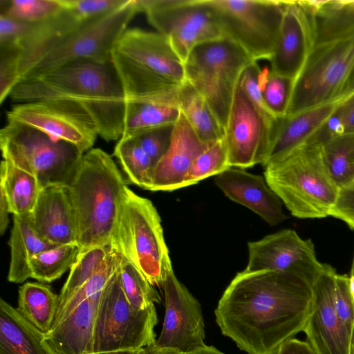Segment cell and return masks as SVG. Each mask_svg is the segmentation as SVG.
Returning a JSON list of instances; mask_svg holds the SVG:
<instances>
[{"instance_id":"6da1fadb","label":"cell","mask_w":354,"mask_h":354,"mask_svg":"<svg viewBox=\"0 0 354 354\" xmlns=\"http://www.w3.org/2000/svg\"><path fill=\"white\" fill-rule=\"evenodd\" d=\"M313 300L312 286L283 272H239L214 310L222 334L248 354H275L304 330Z\"/></svg>"},{"instance_id":"7a4b0ae2","label":"cell","mask_w":354,"mask_h":354,"mask_svg":"<svg viewBox=\"0 0 354 354\" xmlns=\"http://www.w3.org/2000/svg\"><path fill=\"white\" fill-rule=\"evenodd\" d=\"M10 97L19 103L64 99L82 105L93 118L98 136L106 141L123 133L126 99L112 61L77 60L43 75L20 81Z\"/></svg>"},{"instance_id":"3957f363","label":"cell","mask_w":354,"mask_h":354,"mask_svg":"<svg viewBox=\"0 0 354 354\" xmlns=\"http://www.w3.org/2000/svg\"><path fill=\"white\" fill-rule=\"evenodd\" d=\"M127 187L106 152L95 148L83 154L67 188L77 223L80 252L111 243Z\"/></svg>"},{"instance_id":"277c9868","label":"cell","mask_w":354,"mask_h":354,"mask_svg":"<svg viewBox=\"0 0 354 354\" xmlns=\"http://www.w3.org/2000/svg\"><path fill=\"white\" fill-rule=\"evenodd\" d=\"M264 178L292 215L330 216L339 187L328 172L322 145L305 142L265 166Z\"/></svg>"},{"instance_id":"5b68a950","label":"cell","mask_w":354,"mask_h":354,"mask_svg":"<svg viewBox=\"0 0 354 354\" xmlns=\"http://www.w3.org/2000/svg\"><path fill=\"white\" fill-rule=\"evenodd\" d=\"M114 50L112 62L128 97L173 92L185 81L183 62L158 32L127 29Z\"/></svg>"},{"instance_id":"8992f818","label":"cell","mask_w":354,"mask_h":354,"mask_svg":"<svg viewBox=\"0 0 354 354\" xmlns=\"http://www.w3.org/2000/svg\"><path fill=\"white\" fill-rule=\"evenodd\" d=\"M111 243L153 286H162L173 270L158 212L128 187Z\"/></svg>"},{"instance_id":"52a82bcc","label":"cell","mask_w":354,"mask_h":354,"mask_svg":"<svg viewBox=\"0 0 354 354\" xmlns=\"http://www.w3.org/2000/svg\"><path fill=\"white\" fill-rule=\"evenodd\" d=\"M0 148L3 160L35 176L42 189L68 188L84 154L69 142L12 121L0 131Z\"/></svg>"},{"instance_id":"ba28073f","label":"cell","mask_w":354,"mask_h":354,"mask_svg":"<svg viewBox=\"0 0 354 354\" xmlns=\"http://www.w3.org/2000/svg\"><path fill=\"white\" fill-rule=\"evenodd\" d=\"M252 61L237 43L221 37L196 46L184 62L185 80L205 100L224 128L239 77Z\"/></svg>"},{"instance_id":"9c48e42d","label":"cell","mask_w":354,"mask_h":354,"mask_svg":"<svg viewBox=\"0 0 354 354\" xmlns=\"http://www.w3.org/2000/svg\"><path fill=\"white\" fill-rule=\"evenodd\" d=\"M223 36L237 43L254 60L270 59L278 38L286 1L203 0Z\"/></svg>"},{"instance_id":"30bf717a","label":"cell","mask_w":354,"mask_h":354,"mask_svg":"<svg viewBox=\"0 0 354 354\" xmlns=\"http://www.w3.org/2000/svg\"><path fill=\"white\" fill-rule=\"evenodd\" d=\"M157 323L154 305L139 309L129 302L120 285L118 268L102 291L95 326L93 353L153 346L156 342L154 328Z\"/></svg>"},{"instance_id":"8fae6325","label":"cell","mask_w":354,"mask_h":354,"mask_svg":"<svg viewBox=\"0 0 354 354\" xmlns=\"http://www.w3.org/2000/svg\"><path fill=\"white\" fill-rule=\"evenodd\" d=\"M354 69V36L316 45L295 80L286 117L342 95Z\"/></svg>"},{"instance_id":"7c38bea8","label":"cell","mask_w":354,"mask_h":354,"mask_svg":"<svg viewBox=\"0 0 354 354\" xmlns=\"http://www.w3.org/2000/svg\"><path fill=\"white\" fill-rule=\"evenodd\" d=\"M140 11L137 0H128L103 17L84 21L60 41L22 80L39 77L74 61L110 62L118 41Z\"/></svg>"},{"instance_id":"4fadbf2b","label":"cell","mask_w":354,"mask_h":354,"mask_svg":"<svg viewBox=\"0 0 354 354\" xmlns=\"http://www.w3.org/2000/svg\"><path fill=\"white\" fill-rule=\"evenodd\" d=\"M140 11L185 62L198 44L223 36L203 0H137Z\"/></svg>"},{"instance_id":"5bb4252c","label":"cell","mask_w":354,"mask_h":354,"mask_svg":"<svg viewBox=\"0 0 354 354\" xmlns=\"http://www.w3.org/2000/svg\"><path fill=\"white\" fill-rule=\"evenodd\" d=\"M279 121L259 108L237 84L225 127L230 167L263 166Z\"/></svg>"},{"instance_id":"9a60e30c","label":"cell","mask_w":354,"mask_h":354,"mask_svg":"<svg viewBox=\"0 0 354 354\" xmlns=\"http://www.w3.org/2000/svg\"><path fill=\"white\" fill-rule=\"evenodd\" d=\"M7 121L34 127L55 140L69 142L83 153L98 136L96 124L80 104L64 99L19 103L7 113Z\"/></svg>"},{"instance_id":"2e32d148","label":"cell","mask_w":354,"mask_h":354,"mask_svg":"<svg viewBox=\"0 0 354 354\" xmlns=\"http://www.w3.org/2000/svg\"><path fill=\"white\" fill-rule=\"evenodd\" d=\"M245 271L274 270L296 275L311 286L322 273L324 263L316 256L310 239H304L287 229L251 241Z\"/></svg>"},{"instance_id":"e0dca14e","label":"cell","mask_w":354,"mask_h":354,"mask_svg":"<svg viewBox=\"0 0 354 354\" xmlns=\"http://www.w3.org/2000/svg\"><path fill=\"white\" fill-rule=\"evenodd\" d=\"M161 287L165 313L155 346L186 354L205 346L204 319L198 301L178 280L174 270L167 274Z\"/></svg>"},{"instance_id":"ac0fdd59","label":"cell","mask_w":354,"mask_h":354,"mask_svg":"<svg viewBox=\"0 0 354 354\" xmlns=\"http://www.w3.org/2000/svg\"><path fill=\"white\" fill-rule=\"evenodd\" d=\"M335 270L324 263L312 286V308L304 332L306 342L317 354H353V342L336 315L333 305Z\"/></svg>"},{"instance_id":"d6986e66","label":"cell","mask_w":354,"mask_h":354,"mask_svg":"<svg viewBox=\"0 0 354 354\" xmlns=\"http://www.w3.org/2000/svg\"><path fill=\"white\" fill-rule=\"evenodd\" d=\"M314 48L309 15L298 1H286L273 53L270 71L296 80Z\"/></svg>"},{"instance_id":"ffe728a7","label":"cell","mask_w":354,"mask_h":354,"mask_svg":"<svg viewBox=\"0 0 354 354\" xmlns=\"http://www.w3.org/2000/svg\"><path fill=\"white\" fill-rule=\"evenodd\" d=\"M208 147L200 140L180 113L174 124L167 151L153 167L150 191L171 192L183 187L192 165Z\"/></svg>"},{"instance_id":"44dd1931","label":"cell","mask_w":354,"mask_h":354,"mask_svg":"<svg viewBox=\"0 0 354 354\" xmlns=\"http://www.w3.org/2000/svg\"><path fill=\"white\" fill-rule=\"evenodd\" d=\"M215 183L227 198L248 207L269 225H278L287 218L282 201L261 176L231 167L217 175Z\"/></svg>"},{"instance_id":"7402d4cb","label":"cell","mask_w":354,"mask_h":354,"mask_svg":"<svg viewBox=\"0 0 354 354\" xmlns=\"http://www.w3.org/2000/svg\"><path fill=\"white\" fill-rule=\"evenodd\" d=\"M32 226L44 241L55 245H77V223L66 187L43 188L30 214Z\"/></svg>"},{"instance_id":"603a6c76","label":"cell","mask_w":354,"mask_h":354,"mask_svg":"<svg viewBox=\"0 0 354 354\" xmlns=\"http://www.w3.org/2000/svg\"><path fill=\"white\" fill-rule=\"evenodd\" d=\"M102 291L82 301L44 335V344L51 354L93 353L95 326Z\"/></svg>"},{"instance_id":"cb8c5ba5","label":"cell","mask_w":354,"mask_h":354,"mask_svg":"<svg viewBox=\"0 0 354 354\" xmlns=\"http://www.w3.org/2000/svg\"><path fill=\"white\" fill-rule=\"evenodd\" d=\"M353 93L342 94L332 101L279 120L263 167L306 142Z\"/></svg>"},{"instance_id":"d4e9b609","label":"cell","mask_w":354,"mask_h":354,"mask_svg":"<svg viewBox=\"0 0 354 354\" xmlns=\"http://www.w3.org/2000/svg\"><path fill=\"white\" fill-rule=\"evenodd\" d=\"M84 22L79 21L63 6L59 12L50 18L32 24L30 30L19 43L21 48L20 81L60 41L77 29Z\"/></svg>"},{"instance_id":"484cf974","label":"cell","mask_w":354,"mask_h":354,"mask_svg":"<svg viewBox=\"0 0 354 354\" xmlns=\"http://www.w3.org/2000/svg\"><path fill=\"white\" fill-rule=\"evenodd\" d=\"M177 91L126 99L125 120L121 138L136 137L146 131L176 123L180 115Z\"/></svg>"},{"instance_id":"4316f807","label":"cell","mask_w":354,"mask_h":354,"mask_svg":"<svg viewBox=\"0 0 354 354\" xmlns=\"http://www.w3.org/2000/svg\"><path fill=\"white\" fill-rule=\"evenodd\" d=\"M44 334L4 299L0 300V354H51Z\"/></svg>"},{"instance_id":"83f0119b","label":"cell","mask_w":354,"mask_h":354,"mask_svg":"<svg viewBox=\"0 0 354 354\" xmlns=\"http://www.w3.org/2000/svg\"><path fill=\"white\" fill-rule=\"evenodd\" d=\"M10 261L8 280L20 283L31 278L30 260L37 254L55 245L41 239L35 232L30 214L26 216L13 215V224L9 239Z\"/></svg>"},{"instance_id":"f1b7e54d","label":"cell","mask_w":354,"mask_h":354,"mask_svg":"<svg viewBox=\"0 0 354 354\" xmlns=\"http://www.w3.org/2000/svg\"><path fill=\"white\" fill-rule=\"evenodd\" d=\"M180 113L204 144L209 146L225 138V128L205 100L185 80L177 91Z\"/></svg>"},{"instance_id":"f546056e","label":"cell","mask_w":354,"mask_h":354,"mask_svg":"<svg viewBox=\"0 0 354 354\" xmlns=\"http://www.w3.org/2000/svg\"><path fill=\"white\" fill-rule=\"evenodd\" d=\"M0 189L6 196L10 213L26 216L33 211L42 188L35 176L3 159Z\"/></svg>"},{"instance_id":"4dcf8cb0","label":"cell","mask_w":354,"mask_h":354,"mask_svg":"<svg viewBox=\"0 0 354 354\" xmlns=\"http://www.w3.org/2000/svg\"><path fill=\"white\" fill-rule=\"evenodd\" d=\"M314 46L354 36V0H326L310 15Z\"/></svg>"},{"instance_id":"1f68e13d","label":"cell","mask_w":354,"mask_h":354,"mask_svg":"<svg viewBox=\"0 0 354 354\" xmlns=\"http://www.w3.org/2000/svg\"><path fill=\"white\" fill-rule=\"evenodd\" d=\"M18 293V312L42 333H48L55 317L59 295L49 286L36 282L25 283Z\"/></svg>"},{"instance_id":"d6a6232c","label":"cell","mask_w":354,"mask_h":354,"mask_svg":"<svg viewBox=\"0 0 354 354\" xmlns=\"http://www.w3.org/2000/svg\"><path fill=\"white\" fill-rule=\"evenodd\" d=\"M328 174L339 188L354 182V132L321 144Z\"/></svg>"},{"instance_id":"836d02e7","label":"cell","mask_w":354,"mask_h":354,"mask_svg":"<svg viewBox=\"0 0 354 354\" xmlns=\"http://www.w3.org/2000/svg\"><path fill=\"white\" fill-rule=\"evenodd\" d=\"M80 252L77 244L55 245L30 260L31 278L50 283L59 279L75 263Z\"/></svg>"},{"instance_id":"e575fe53","label":"cell","mask_w":354,"mask_h":354,"mask_svg":"<svg viewBox=\"0 0 354 354\" xmlns=\"http://www.w3.org/2000/svg\"><path fill=\"white\" fill-rule=\"evenodd\" d=\"M112 248L111 243L79 252L59 295L57 308L101 269Z\"/></svg>"},{"instance_id":"d590c367","label":"cell","mask_w":354,"mask_h":354,"mask_svg":"<svg viewBox=\"0 0 354 354\" xmlns=\"http://www.w3.org/2000/svg\"><path fill=\"white\" fill-rule=\"evenodd\" d=\"M113 154L131 183L150 190L153 165L136 137L118 140Z\"/></svg>"},{"instance_id":"8d00e7d4","label":"cell","mask_w":354,"mask_h":354,"mask_svg":"<svg viewBox=\"0 0 354 354\" xmlns=\"http://www.w3.org/2000/svg\"><path fill=\"white\" fill-rule=\"evenodd\" d=\"M121 261L122 254L113 245L101 269L57 308L52 327L63 320L82 301L102 292L118 269Z\"/></svg>"},{"instance_id":"74e56055","label":"cell","mask_w":354,"mask_h":354,"mask_svg":"<svg viewBox=\"0 0 354 354\" xmlns=\"http://www.w3.org/2000/svg\"><path fill=\"white\" fill-rule=\"evenodd\" d=\"M120 285L129 302L136 308L145 309L161 298L144 274L122 255L119 267Z\"/></svg>"},{"instance_id":"f35d334b","label":"cell","mask_w":354,"mask_h":354,"mask_svg":"<svg viewBox=\"0 0 354 354\" xmlns=\"http://www.w3.org/2000/svg\"><path fill=\"white\" fill-rule=\"evenodd\" d=\"M231 168L225 138L209 145L194 160L189 169L183 187L195 185Z\"/></svg>"},{"instance_id":"ab89813d","label":"cell","mask_w":354,"mask_h":354,"mask_svg":"<svg viewBox=\"0 0 354 354\" xmlns=\"http://www.w3.org/2000/svg\"><path fill=\"white\" fill-rule=\"evenodd\" d=\"M0 15L28 23L44 21L62 8L61 0H1Z\"/></svg>"},{"instance_id":"60d3db41","label":"cell","mask_w":354,"mask_h":354,"mask_svg":"<svg viewBox=\"0 0 354 354\" xmlns=\"http://www.w3.org/2000/svg\"><path fill=\"white\" fill-rule=\"evenodd\" d=\"M295 80L270 71L264 75L262 96L268 111L277 120L286 118Z\"/></svg>"},{"instance_id":"b9f144b4","label":"cell","mask_w":354,"mask_h":354,"mask_svg":"<svg viewBox=\"0 0 354 354\" xmlns=\"http://www.w3.org/2000/svg\"><path fill=\"white\" fill-rule=\"evenodd\" d=\"M354 132V93L307 141L319 144Z\"/></svg>"},{"instance_id":"7bdbcfd3","label":"cell","mask_w":354,"mask_h":354,"mask_svg":"<svg viewBox=\"0 0 354 354\" xmlns=\"http://www.w3.org/2000/svg\"><path fill=\"white\" fill-rule=\"evenodd\" d=\"M333 305L341 326L353 342L354 300L351 292L348 275L337 272L335 275Z\"/></svg>"},{"instance_id":"ee69618b","label":"cell","mask_w":354,"mask_h":354,"mask_svg":"<svg viewBox=\"0 0 354 354\" xmlns=\"http://www.w3.org/2000/svg\"><path fill=\"white\" fill-rule=\"evenodd\" d=\"M19 44L0 46V102L8 97L19 82Z\"/></svg>"},{"instance_id":"f6af8a7d","label":"cell","mask_w":354,"mask_h":354,"mask_svg":"<svg viewBox=\"0 0 354 354\" xmlns=\"http://www.w3.org/2000/svg\"><path fill=\"white\" fill-rule=\"evenodd\" d=\"M63 6L79 21H86L103 17L128 0H61Z\"/></svg>"},{"instance_id":"bcb514c9","label":"cell","mask_w":354,"mask_h":354,"mask_svg":"<svg viewBox=\"0 0 354 354\" xmlns=\"http://www.w3.org/2000/svg\"><path fill=\"white\" fill-rule=\"evenodd\" d=\"M174 124L146 131L136 137L150 158L153 167L167 151L171 144Z\"/></svg>"},{"instance_id":"7dc6e473","label":"cell","mask_w":354,"mask_h":354,"mask_svg":"<svg viewBox=\"0 0 354 354\" xmlns=\"http://www.w3.org/2000/svg\"><path fill=\"white\" fill-rule=\"evenodd\" d=\"M263 77L264 74L257 64V62L252 61L242 71L238 84L259 108L271 115L266 109L263 100L262 82Z\"/></svg>"},{"instance_id":"c3c4849f","label":"cell","mask_w":354,"mask_h":354,"mask_svg":"<svg viewBox=\"0 0 354 354\" xmlns=\"http://www.w3.org/2000/svg\"><path fill=\"white\" fill-rule=\"evenodd\" d=\"M330 216L344 221L354 230V182L339 189Z\"/></svg>"},{"instance_id":"681fc988","label":"cell","mask_w":354,"mask_h":354,"mask_svg":"<svg viewBox=\"0 0 354 354\" xmlns=\"http://www.w3.org/2000/svg\"><path fill=\"white\" fill-rule=\"evenodd\" d=\"M32 24L0 15V46L19 44Z\"/></svg>"},{"instance_id":"f907efd6","label":"cell","mask_w":354,"mask_h":354,"mask_svg":"<svg viewBox=\"0 0 354 354\" xmlns=\"http://www.w3.org/2000/svg\"><path fill=\"white\" fill-rule=\"evenodd\" d=\"M275 354H317L312 346L304 341L291 338L279 348Z\"/></svg>"},{"instance_id":"816d5d0a","label":"cell","mask_w":354,"mask_h":354,"mask_svg":"<svg viewBox=\"0 0 354 354\" xmlns=\"http://www.w3.org/2000/svg\"><path fill=\"white\" fill-rule=\"evenodd\" d=\"M10 213L8 204L3 191L0 189V234L5 232L8 223V214Z\"/></svg>"},{"instance_id":"f5cc1de1","label":"cell","mask_w":354,"mask_h":354,"mask_svg":"<svg viewBox=\"0 0 354 354\" xmlns=\"http://www.w3.org/2000/svg\"><path fill=\"white\" fill-rule=\"evenodd\" d=\"M144 354H186L181 353L178 351L167 348H159L154 345L147 346L145 348Z\"/></svg>"},{"instance_id":"db71d44e","label":"cell","mask_w":354,"mask_h":354,"mask_svg":"<svg viewBox=\"0 0 354 354\" xmlns=\"http://www.w3.org/2000/svg\"><path fill=\"white\" fill-rule=\"evenodd\" d=\"M187 354H225L213 346H207Z\"/></svg>"},{"instance_id":"11a10c76","label":"cell","mask_w":354,"mask_h":354,"mask_svg":"<svg viewBox=\"0 0 354 354\" xmlns=\"http://www.w3.org/2000/svg\"><path fill=\"white\" fill-rule=\"evenodd\" d=\"M145 348L136 349V350H124V351H107V352H98V353H91L87 354H144Z\"/></svg>"},{"instance_id":"9f6ffc18","label":"cell","mask_w":354,"mask_h":354,"mask_svg":"<svg viewBox=\"0 0 354 354\" xmlns=\"http://www.w3.org/2000/svg\"><path fill=\"white\" fill-rule=\"evenodd\" d=\"M348 279H349V286H350L351 292L352 294V296H353V298L354 300V255H353V258L351 272H350V274L348 275Z\"/></svg>"},{"instance_id":"6f0895ef","label":"cell","mask_w":354,"mask_h":354,"mask_svg":"<svg viewBox=\"0 0 354 354\" xmlns=\"http://www.w3.org/2000/svg\"><path fill=\"white\" fill-rule=\"evenodd\" d=\"M353 91H354V69L347 82L343 94Z\"/></svg>"},{"instance_id":"680465c9","label":"cell","mask_w":354,"mask_h":354,"mask_svg":"<svg viewBox=\"0 0 354 354\" xmlns=\"http://www.w3.org/2000/svg\"><path fill=\"white\" fill-rule=\"evenodd\" d=\"M353 354H354V338H353Z\"/></svg>"}]
</instances>
